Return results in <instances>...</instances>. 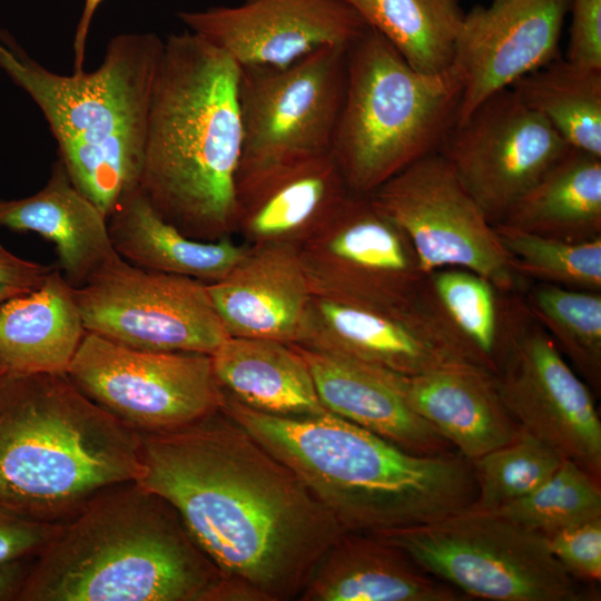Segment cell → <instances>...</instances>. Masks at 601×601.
<instances>
[{"label":"cell","instance_id":"obj_20","mask_svg":"<svg viewBox=\"0 0 601 601\" xmlns=\"http://www.w3.org/2000/svg\"><path fill=\"white\" fill-rule=\"evenodd\" d=\"M349 194L332 151L270 169L236 187L235 235L298 248Z\"/></svg>","mask_w":601,"mask_h":601},{"label":"cell","instance_id":"obj_18","mask_svg":"<svg viewBox=\"0 0 601 601\" xmlns=\"http://www.w3.org/2000/svg\"><path fill=\"white\" fill-rule=\"evenodd\" d=\"M570 0H492L464 14L453 65L464 90L457 121L492 93L556 59Z\"/></svg>","mask_w":601,"mask_h":601},{"label":"cell","instance_id":"obj_23","mask_svg":"<svg viewBox=\"0 0 601 601\" xmlns=\"http://www.w3.org/2000/svg\"><path fill=\"white\" fill-rule=\"evenodd\" d=\"M460 592L375 534L344 532L316 565L300 601H456Z\"/></svg>","mask_w":601,"mask_h":601},{"label":"cell","instance_id":"obj_12","mask_svg":"<svg viewBox=\"0 0 601 601\" xmlns=\"http://www.w3.org/2000/svg\"><path fill=\"white\" fill-rule=\"evenodd\" d=\"M407 236L423 272L461 267L518 292L513 269L494 225L465 189L442 154H430L368 195Z\"/></svg>","mask_w":601,"mask_h":601},{"label":"cell","instance_id":"obj_29","mask_svg":"<svg viewBox=\"0 0 601 601\" xmlns=\"http://www.w3.org/2000/svg\"><path fill=\"white\" fill-rule=\"evenodd\" d=\"M497 224L566 242L601 237V157L571 147Z\"/></svg>","mask_w":601,"mask_h":601},{"label":"cell","instance_id":"obj_37","mask_svg":"<svg viewBox=\"0 0 601 601\" xmlns=\"http://www.w3.org/2000/svg\"><path fill=\"white\" fill-rule=\"evenodd\" d=\"M59 524L27 516L0 502V564L37 555Z\"/></svg>","mask_w":601,"mask_h":601},{"label":"cell","instance_id":"obj_34","mask_svg":"<svg viewBox=\"0 0 601 601\" xmlns=\"http://www.w3.org/2000/svg\"><path fill=\"white\" fill-rule=\"evenodd\" d=\"M562 461L553 449L521 430L511 442L470 461L477 487L471 509L494 511L530 494Z\"/></svg>","mask_w":601,"mask_h":601},{"label":"cell","instance_id":"obj_40","mask_svg":"<svg viewBox=\"0 0 601 601\" xmlns=\"http://www.w3.org/2000/svg\"><path fill=\"white\" fill-rule=\"evenodd\" d=\"M104 0H85L83 9L76 27L73 38V71L83 70L86 42L92 18Z\"/></svg>","mask_w":601,"mask_h":601},{"label":"cell","instance_id":"obj_31","mask_svg":"<svg viewBox=\"0 0 601 601\" xmlns=\"http://www.w3.org/2000/svg\"><path fill=\"white\" fill-rule=\"evenodd\" d=\"M414 69L441 72L453 65L464 19L460 0H346Z\"/></svg>","mask_w":601,"mask_h":601},{"label":"cell","instance_id":"obj_9","mask_svg":"<svg viewBox=\"0 0 601 601\" xmlns=\"http://www.w3.org/2000/svg\"><path fill=\"white\" fill-rule=\"evenodd\" d=\"M348 47H322L279 67H240L243 145L236 187L270 169L332 151Z\"/></svg>","mask_w":601,"mask_h":601},{"label":"cell","instance_id":"obj_14","mask_svg":"<svg viewBox=\"0 0 601 601\" xmlns=\"http://www.w3.org/2000/svg\"><path fill=\"white\" fill-rule=\"evenodd\" d=\"M570 148L509 87L456 122L439 152L495 225Z\"/></svg>","mask_w":601,"mask_h":601},{"label":"cell","instance_id":"obj_8","mask_svg":"<svg viewBox=\"0 0 601 601\" xmlns=\"http://www.w3.org/2000/svg\"><path fill=\"white\" fill-rule=\"evenodd\" d=\"M375 535L432 577L471 597L494 601H580L587 597L552 555L543 534L495 511L469 508Z\"/></svg>","mask_w":601,"mask_h":601},{"label":"cell","instance_id":"obj_2","mask_svg":"<svg viewBox=\"0 0 601 601\" xmlns=\"http://www.w3.org/2000/svg\"><path fill=\"white\" fill-rule=\"evenodd\" d=\"M220 410L286 464L344 532L428 523L476 497L471 463L459 452L413 453L329 412L269 415L225 394Z\"/></svg>","mask_w":601,"mask_h":601},{"label":"cell","instance_id":"obj_38","mask_svg":"<svg viewBox=\"0 0 601 601\" xmlns=\"http://www.w3.org/2000/svg\"><path fill=\"white\" fill-rule=\"evenodd\" d=\"M571 28L566 59L601 69V0H570Z\"/></svg>","mask_w":601,"mask_h":601},{"label":"cell","instance_id":"obj_24","mask_svg":"<svg viewBox=\"0 0 601 601\" xmlns=\"http://www.w3.org/2000/svg\"><path fill=\"white\" fill-rule=\"evenodd\" d=\"M0 227L33 231L50 240L59 269L73 287L120 257L112 247L107 217L75 186L59 158L40 190L20 199H0Z\"/></svg>","mask_w":601,"mask_h":601},{"label":"cell","instance_id":"obj_13","mask_svg":"<svg viewBox=\"0 0 601 601\" xmlns=\"http://www.w3.org/2000/svg\"><path fill=\"white\" fill-rule=\"evenodd\" d=\"M298 255L312 295L393 312L424 305L427 275L413 246L368 195L351 193Z\"/></svg>","mask_w":601,"mask_h":601},{"label":"cell","instance_id":"obj_26","mask_svg":"<svg viewBox=\"0 0 601 601\" xmlns=\"http://www.w3.org/2000/svg\"><path fill=\"white\" fill-rule=\"evenodd\" d=\"M210 356L223 393L248 408L277 416L327 412L294 344L228 336Z\"/></svg>","mask_w":601,"mask_h":601},{"label":"cell","instance_id":"obj_3","mask_svg":"<svg viewBox=\"0 0 601 601\" xmlns=\"http://www.w3.org/2000/svg\"><path fill=\"white\" fill-rule=\"evenodd\" d=\"M239 72L228 55L190 30L164 41L138 188L193 239L235 235Z\"/></svg>","mask_w":601,"mask_h":601},{"label":"cell","instance_id":"obj_22","mask_svg":"<svg viewBox=\"0 0 601 601\" xmlns=\"http://www.w3.org/2000/svg\"><path fill=\"white\" fill-rule=\"evenodd\" d=\"M400 387L410 407L469 461L511 442L521 431L494 375L476 364L457 362L400 374Z\"/></svg>","mask_w":601,"mask_h":601},{"label":"cell","instance_id":"obj_28","mask_svg":"<svg viewBox=\"0 0 601 601\" xmlns=\"http://www.w3.org/2000/svg\"><path fill=\"white\" fill-rule=\"evenodd\" d=\"M461 267L426 276L424 297L469 358L494 375L515 329L529 316L523 299Z\"/></svg>","mask_w":601,"mask_h":601},{"label":"cell","instance_id":"obj_7","mask_svg":"<svg viewBox=\"0 0 601 601\" xmlns=\"http://www.w3.org/2000/svg\"><path fill=\"white\" fill-rule=\"evenodd\" d=\"M463 90L454 65L421 72L367 26L347 48L346 88L332 145L349 191L367 196L437 152L457 121Z\"/></svg>","mask_w":601,"mask_h":601},{"label":"cell","instance_id":"obj_17","mask_svg":"<svg viewBox=\"0 0 601 601\" xmlns=\"http://www.w3.org/2000/svg\"><path fill=\"white\" fill-rule=\"evenodd\" d=\"M295 345L402 375L473 363L425 299L421 308L393 312L313 295Z\"/></svg>","mask_w":601,"mask_h":601},{"label":"cell","instance_id":"obj_6","mask_svg":"<svg viewBox=\"0 0 601 601\" xmlns=\"http://www.w3.org/2000/svg\"><path fill=\"white\" fill-rule=\"evenodd\" d=\"M162 50L152 32L118 35L96 70L66 76L0 29V69L39 107L72 183L106 217L138 187Z\"/></svg>","mask_w":601,"mask_h":601},{"label":"cell","instance_id":"obj_35","mask_svg":"<svg viewBox=\"0 0 601 601\" xmlns=\"http://www.w3.org/2000/svg\"><path fill=\"white\" fill-rule=\"evenodd\" d=\"M495 512L543 535L601 516L600 480L563 459L555 472L530 494Z\"/></svg>","mask_w":601,"mask_h":601},{"label":"cell","instance_id":"obj_4","mask_svg":"<svg viewBox=\"0 0 601 601\" xmlns=\"http://www.w3.org/2000/svg\"><path fill=\"white\" fill-rule=\"evenodd\" d=\"M19 601H230L175 509L137 482L91 499L29 566Z\"/></svg>","mask_w":601,"mask_h":601},{"label":"cell","instance_id":"obj_32","mask_svg":"<svg viewBox=\"0 0 601 601\" xmlns=\"http://www.w3.org/2000/svg\"><path fill=\"white\" fill-rule=\"evenodd\" d=\"M523 303L589 387L601 388V292L539 283Z\"/></svg>","mask_w":601,"mask_h":601},{"label":"cell","instance_id":"obj_10","mask_svg":"<svg viewBox=\"0 0 601 601\" xmlns=\"http://www.w3.org/2000/svg\"><path fill=\"white\" fill-rule=\"evenodd\" d=\"M66 375L138 434L189 425L224 401L210 355L142 351L87 331Z\"/></svg>","mask_w":601,"mask_h":601},{"label":"cell","instance_id":"obj_15","mask_svg":"<svg viewBox=\"0 0 601 601\" xmlns=\"http://www.w3.org/2000/svg\"><path fill=\"white\" fill-rule=\"evenodd\" d=\"M494 380L522 431L601 480V422L590 387L530 314L513 333Z\"/></svg>","mask_w":601,"mask_h":601},{"label":"cell","instance_id":"obj_11","mask_svg":"<svg viewBox=\"0 0 601 601\" xmlns=\"http://www.w3.org/2000/svg\"><path fill=\"white\" fill-rule=\"evenodd\" d=\"M73 294L86 331L127 347L211 355L228 337L206 283L121 257Z\"/></svg>","mask_w":601,"mask_h":601},{"label":"cell","instance_id":"obj_27","mask_svg":"<svg viewBox=\"0 0 601 601\" xmlns=\"http://www.w3.org/2000/svg\"><path fill=\"white\" fill-rule=\"evenodd\" d=\"M116 253L142 269L188 276L206 284L223 278L247 249L231 236L193 239L165 220L137 187L107 217Z\"/></svg>","mask_w":601,"mask_h":601},{"label":"cell","instance_id":"obj_33","mask_svg":"<svg viewBox=\"0 0 601 601\" xmlns=\"http://www.w3.org/2000/svg\"><path fill=\"white\" fill-rule=\"evenodd\" d=\"M513 269L522 278L570 289L601 292V237L566 242L495 224Z\"/></svg>","mask_w":601,"mask_h":601},{"label":"cell","instance_id":"obj_1","mask_svg":"<svg viewBox=\"0 0 601 601\" xmlns=\"http://www.w3.org/2000/svg\"><path fill=\"white\" fill-rule=\"evenodd\" d=\"M139 436L135 482L175 509L230 600H298L344 533L300 479L221 410Z\"/></svg>","mask_w":601,"mask_h":601},{"label":"cell","instance_id":"obj_5","mask_svg":"<svg viewBox=\"0 0 601 601\" xmlns=\"http://www.w3.org/2000/svg\"><path fill=\"white\" fill-rule=\"evenodd\" d=\"M141 471L140 436L66 374L0 372V502L60 523Z\"/></svg>","mask_w":601,"mask_h":601},{"label":"cell","instance_id":"obj_16","mask_svg":"<svg viewBox=\"0 0 601 601\" xmlns=\"http://www.w3.org/2000/svg\"><path fill=\"white\" fill-rule=\"evenodd\" d=\"M178 18L239 67L285 66L322 47L349 46L367 28L346 0H246Z\"/></svg>","mask_w":601,"mask_h":601},{"label":"cell","instance_id":"obj_30","mask_svg":"<svg viewBox=\"0 0 601 601\" xmlns=\"http://www.w3.org/2000/svg\"><path fill=\"white\" fill-rule=\"evenodd\" d=\"M510 88L570 147L601 157V69L556 58Z\"/></svg>","mask_w":601,"mask_h":601},{"label":"cell","instance_id":"obj_19","mask_svg":"<svg viewBox=\"0 0 601 601\" xmlns=\"http://www.w3.org/2000/svg\"><path fill=\"white\" fill-rule=\"evenodd\" d=\"M215 311L231 337L296 344L312 299L298 248L247 245L235 266L207 284Z\"/></svg>","mask_w":601,"mask_h":601},{"label":"cell","instance_id":"obj_39","mask_svg":"<svg viewBox=\"0 0 601 601\" xmlns=\"http://www.w3.org/2000/svg\"><path fill=\"white\" fill-rule=\"evenodd\" d=\"M52 269L18 257L0 244V304L36 290Z\"/></svg>","mask_w":601,"mask_h":601},{"label":"cell","instance_id":"obj_36","mask_svg":"<svg viewBox=\"0 0 601 601\" xmlns=\"http://www.w3.org/2000/svg\"><path fill=\"white\" fill-rule=\"evenodd\" d=\"M549 550L575 581L601 579V516L544 535Z\"/></svg>","mask_w":601,"mask_h":601},{"label":"cell","instance_id":"obj_25","mask_svg":"<svg viewBox=\"0 0 601 601\" xmlns=\"http://www.w3.org/2000/svg\"><path fill=\"white\" fill-rule=\"evenodd\" d=\"M86 328L73 286L52 269L36 290L0 307V372L66 374Z\"/></svg>","mask_w":601,"mask_h":601},{"label":"cell","instance_id":"obj_21","mask_svg":"<svg viewBox=\"0 0 601 601\" xmlns=\"http://www.w3.org/2000/svg\"><path fill=\"white\" fill-rule=\"evenodd\" d=\"M295 346L327 412L413 453L435 455L452 451V445L410 407L400 387L398 373Z\"/></svg>","mask_w":601,"mask_h":601},{"label":"cell","instance_id":"obj_41","mask_svg":"<svg viewBox=\"0 0 601 601\" xmlns=\"http://www.w3.org/2000/svg\"><path fill=\"white\" fill-rule=\"evenodd\" d=\"M28 570L26 559L0 564V601L17 599Z\"/></svg>","mask_w":601,"mask_h":601}]
</instances>
